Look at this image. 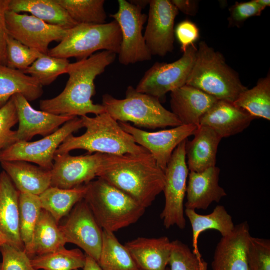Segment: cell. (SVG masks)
<instances>
[{
    "instance_id": "obj_36",
    "label": "cell",
    "mask_w": 270,
    "mask_h": 270,
    "mask_svg": "<svg viewBox=\"0 0 270 270\" xmlns=\"http://www.w3.org/2000/svg\"><path fill=\"white\" fill-rule=\"evenodd\" d=\"M68 59L42 54L24 73L35 78L42 86L54 82L60 75L67 73L70 64Z\"/></svg>"
},
{
    "instance_id": "obj_31",
    "label": "cell",
    "mask_w": 270,
    "mask_h": 270,
    "mask_svg": "<svg viewBox=\"0 0 270 270\" xmlns=\"http://www.w3.org/2000/svg\"><path fill=\"white\" fill-rule=\"evenodd\" d=\"M98 262L102 270H140L127 248L114 233L104 230Z\"/></svg>"
},
{
    "instance_id": "obj_27",
    "label": "cell",
    "mask_w": 270,
    "mask_h": 270,
    "mask_svg": "<svg viewBox=\"0 0 270 270\" xmlns=\"http://www.w3.org/2000/svg\"><path fill=\"white\" fill-rule=\"evenodd\" d=\"M9 10L30 13L48 24L65 30L78 24L56 0H10Z\"/></svg>"
},
{
    "instance_id": "obj_47",
    "label": "cell",
    "mask_w": 270,
    "mask_h": 270,
    "mask_svg": "<svg viewBox=\"0 0 270 270\" xmlns=\"http://www.w3.org/2000/svg\"><path fill=\"white\" fill-rule=\"evenodd\" d=\"M150 0H130V2L138 7L141 8H144L147 4H149Z\"/></svg>"
},
{
    "instance_id": "obj_34",
    "label": "cell",
    "mask_w": 270,
    "mask_h": 270,
    "mask_svg": "<svg viewBox=\"0 0 270 270\" xmlns=\"http://www.w3.org/2000/svg\"><path fill=\"white\" fill-rule=\"evenodd\" d=\"M36 270H78L82 268L86 255L79 249L67 250L65 248L31 260Z\"/></svg>"
},
{
    "instance_id": "obj_44",
    "label": "cell",
    "mask_w": 270,
    "mask_h": 270,
    "mask_svg": "<svg viewBox=\"0 0 270 270\" xmlns=\"http://www.w3.org/2000/svg\"><path fill=\"white\" fill-rule=\"evenodd\" d=\"M10 0H0V65L7 64V40L9 36L6 24V14Z\"/></svg>"
},
{
    "instance_id": "obj_8",
    "label": "cell",
    "mask_w": 270,
    "mask_h": 270,
    "mask_svg": "<svg viewBox=\"0 0 270 270\" xmlns=\"http://www.w3.org/2000/svg\"><path fill=\"white\" fill-rule=\"evenodd\" d=\"M187 140L181 142L174 150L164 171L163 192L165 205L160 218L166 229L176 226L183 230L186 226L184 200L189 174L186 154Z\"/></svg>"
},
{
    "instance_id": "obj_51",
    "label": "cell",
    "mask_w": 270,
    "mask_h": 270,
    "mask_svg": "<svg viewBox=\"0 0 270 270\" xmlns=\"http://www.w3.org/2000/svg\"><path fill=\"white\" fill-rule=\"evenodd\" d=\"M166 270H168V269H166Z\"/></svg>"
},
{
    "instance_id": "obj_7",
    "label": "cell",
    "mask_w": 270,
    "mask_h": 270,
    "mask_svg": "<svg viewBox=\"0 0 270 270\" xmlns=\"http://www.w3.org/2000/svg\"><path fill=\"white\" fill-rule=\"evenodd\" d=\"M122 37L114 20L104 24H78L67 30L62 40L48 54L60 58L86 59L102 50L119 53Z\"/></svg>"
},
{
    "instance_id": "obj_17",
    "label": "cell",
    "mask_w": 270,
    "mask_h": 270,
    "mask_svg": "<svg viewBox=\"0 0 270 270\" xmlns=\"http://www.w3.org/2000/svg\"><path fill=\"white\" fill-rule=\"evenodd\" d=\"M12 98L16 107L19 123L18 130H16V142H28L37 135L46 137L52 134L58 130L60 126L75 118L37 110L20 94H16Z\"/></svg>"
},
{
    "instance_id": "obj_50",
    "label": "cell",
    "mask_w": 270,
    "mask_h": 270,
    "mask_svg": "<svg viewBox=\"0 0 270 270\" xmlns=\"http://www.w3.org/2000/svg\"><path fill=\"white\" fill-rule=\"evenodd\" d=\"M2 149L0 148V153L1 152Z\"/></svg>"
},
{
    "instance_id": "obj_32",
    "label": "cell",
    "mask_w": 270,
    "mask_h": 270,
    "mask_svg": "<svg viewBox=\"0 0 270 270\" xmlns=\"http://www.w3.org/2000/svg\"><path fill=\"white\" fill-rule=\"evenodd\" d=\"M255 118L270 120V74L259 80L252 88L243 92L234 102Z\"/></svg>"
},
{
    "instance_id": "obj_16",
    "label": "cell",
    "mask_w": 270,
    "mask_h": 270,
    "mask_svg": "<svg viewBox=\"0 0 270 270\" xmlns=\"http://www.w3.org/2000/svg\"><path fill=\"white\" fill-rule=\"evenodd\" d=\"M118 122L122 128L133 137L138 144L152 154L164 172L176 148L181 142L194 135L199 126L181 125L170 130L149 132L128 122Z\"/></svg>"
},
{
    "instance_id": "obj_29",
    "label": "cell",
    "mask_w": 270,
    "mask_h": 270,
    "mask_svg": "<svg viewBox=\"0 0 270 270\" xmlns=\"http://www.w3.org/2000/svg\"><path fill=\"white\" fill-rule=\"evenodd\" d=\"M66 244L58 224L49 212L42 210L34 234L30 258L56 252Z\"/></svg>"
},
{
    "instance_id": "obj_49",
    "label": "cell",
    "mask_w": 270,
    "mask_h": 270,
    "mask_svg": "<svg viewBox=\"0 0 270 270\" xmlns=\"http://www.w3.org/2000/svg\"><path fill=\"white\" fill-rule=\"evenodd\" d=\"M6 243H8L7 240L0 228V248L4 244Z\"/></svg>"
},
{
    "instance_id": "obj_1",
    "label": "cell",
    "mask_w": 270,
    "mask_h": 270,
    "mask_svg": "<svg viewBox=\"0 0 270 270\" xmlns=\"http://www.w3.org/2000/svg\"><path fill=\"white\" fill-rule=\"evenodd\" d=\"M116 54L104 50L70 63L66 73L69 78L64 89L54 98L41 100L40 110L58 116L74 117L105 112L102 104H94L92 100L96 94L94 81L114 62Z\"/></svg>"
},
{
    "instance_id": "obj_38",
    "label": "cell",
    "mask_w": 270,
    "mask_h": 270,
    "mask_svg": "<svg viewBox=\"0 0 270 270\" xmlns=\"http://www.w3.org/2000/svg\"><path fill=\"white\" fill-rule=\"evenodd\" d=\"M42 54L9 36L7 40V66L23 72Z\"/></svg>"
},
{
    "instance_id": "obj_21",
    "label": "cell",
    "mask_w": 270,
    "mask_h": 270,
    "mask_svg": "<svg viewBox=\"0 0 270 270\" xmlns=\"http://www.w3.org/2000/svg\"><path fill=\"white\" fill-rule=\"evenodd\" d=\"M218 100L202 91L188 85L170 92L172 112L182 125L200 126L202 116Z\"/></svg>"
},
{
    "instance_id": "obj_4",
    "label": "cell",
    "mask_w": 270,
    "mask_h": 270,
    "mask_svg": "<svg viewBox=\"0 0 270 270\" xmlns=\"http://www.w3.org/2000/svg\"><path fill=\"white\" fill-rule=\"evenodd\" d=\"M186 85L218 100L232 102L248 89L242 83L238 74L226 64L224 56L204 41L199 44Z\"/></svg>"
},
{
    "instance_id": "obj_28",
    "label": "cell",
    "mask_w": 270,
    "mask_h": 270,
    "mask_svg": "<svg viewBox=\"0 0 270 270\" xmlns=\"http://www.w3.org/2000/svg\"><path fill=\"white\" fill-rule=\"evenodd\" d=\"M184 214L190 222L193 252L198 256H202L198 246V240L202 233L214 230L223 237L230 234L235 227L232 216L222 206H216L212 213L207 215L200 214L195 210L188 208H186Z\"/></svg>"
},
{
    "instance_id": "obj_42",
    "label": "cell",
    "mask_w": 270,
    "mask_h": 270,
    "mask_svg": "<svg viewBox=\"0 0 270 270\" xmlns=\"http://www.w3.org/2000/svg\"><path fill=\"white\" fill-rule=\"evenodd\" d=\"M265 9L256 0L244 2H236L230 8L228 26L240 28L248 18L260 16Z\"/></svg>"
},
{
    "instance_id": "obj_48",
    "label": "cell",
    "mask_w": 270,
    "mask_h": 270,
    "mask_svg": "<svg viewBox=\"0 0 270 270\" xmlns=\"http://www.w3.org/2000/svg\"><path fill=\"white\" fill-rule=\"evenodd\" d=\"M256 2L264 8L270 6V0H256Z\"/></svg>"
},
{
    "instance_id": "obj_40",
    "label": "cell",
    "mask_w": 270,
    "mask_h": 270,
    "mask_svg": "<svg viewBox=\"0 0 270 270\" xmlns=\"http://www.w3.org/2000/svg\"><path fill=\"white\" fill-rule=\"evenodd\" d=\"M18 122V114L13 98L0 108V148H8L16 142V131L12 128Z\"/></svg>"
},
{
    "instance_id": "obj_35",
    "label": "cell",
    "mask_w": 270,
    "mask_h": 270,
    "mask_svg": "<svg viewBox=\"0 0 270 270\" xmlns=\"http://www.w3.org/2000/svg\"><path fill=\"white\" fill-rule=\"evenodd\" d=\"M78 24L106 23L104 0H56Z\"/></svg>"
},
{
    "instance_id": "obj_18",
    "label": "cell",
    "mask_w": 270,
    "mask_h": 270,
    "mask_svg": "<svg viewBox=\"0 0 270 270\" xmlns=\"http://www.w3.org/2000/svg\"><path fill=\"white\" fill-rule=\"evenodd\" d=\"M251 236L246 222L235 226L232 232L217 244L212 263V270H248L247 250Z\"/></svg>"
},
{
    "instance_id": "obj_19",
    "label": "cell",
    "mask_w": 270,
    "mask_h": 270,
    "mask_svg": "<svg viewBox=\"0 0 270 270\" xmlns=\"http://www.w3.org/2000/svg\"><path fill=\"white\" fill-rule=\"evenodd\" d=\"M254 119L234 102L218 100L202 116L200 126L210 128L223 138L241 133Z\"/></svg>"
},
{
    "instance_id": "obj_30",
    "label": "cell",
    "mask_w": 270,
    "mask_h": 270,
    "mask_svg": "<svg viewBox=\"0 0 270 270\" xmlns=\"http://www.w3.org/2000/svg\"><path fill=\"white\" fill-rule=\"evenodd\" d=\"M86 192V184L71 189L50 186L39 196L42 209L49 212L58 224L84 198Z\"/></svg>"
},
{
    "instance_id": "obj_22",
    "label": "cell",
    "mask_w": 270,
    "mask_h": 270,
    "mask_svg": "<svg viewBox=\"0 0 270 270\" xmlns=\"http://www.w3.org/2000/svg\"><path fill=\"white\" fill-rule=\"evenodd\" d=\"M20 193L3 171L0 174V228L8 244L24 251L20 234Z\"/></svg>"
},
{
    "instance_id": "obj_20",
    "label": "cell",
    "mask_w": 270,
    "mask_h": 270,
    "mask_svg": "<svg viewBox=\"0 0 270 270\" xmlns=\"http://www.w3.org/2000/svg\"><path fill=\"white\" fill-rule=\"evenodd\" d=\"M220 172L216 166L201 172H190L187 182L186 208L205 210L226 196L218 184Z\"/></svg>"
},
{
    "instance_id": "obj_15",
    "label": "cell",
    "mask_w": 270,
    "mask_h": 270,
    "mask_svg": "<svg viewBox=\"0 0 270 270\" xmlns=\"http://www.w3.org/2000/svg\"><path fill=\"white\" fill-rule=\"evenodd\" d=\"M149 6L145 42L152 56H164L174 49V22L178 10L170 0H151Z\"/></svg>"
},
{
    "instance_id": "obj_6",
    "label": "cell",
    "mask_w": 270,
    "mask_h": 270,
    "mask_svg": "<svg viewBox=\"0 0 270 270\" xmlns=\"http://www.w3.org/2000/svg\"><path fill=\"white\" fill-rule=\"evenodd\" d=\"M102 105L118 122H130L135 127L154 130L182 125L178 118L166 110L159 99L128 87L126 98L117 99L109 94L102 96Z\"/></svg>"
},
{
    "instance_id": "obj_13",
    "label": "cell",
    "mask_w": 270,
    "mask_h": 270,
    "mask_svg": "<svg viewBox=\"0 0 270 270\" xmlns=\"http://www.w3.org/2000/svg\"><path fill=\"white\" fill-rule=\"evenodd\" d=\"M6 24L10 36L42 54H48L50 44L53 42H60L67 32L32 15L10 10L6 14Z\"/></svg>"
},
{
    "instance_id": "obj_23",
    "label": "cell",
    "mask_w": 270,
    "mask_h": 270,
    "mask_svg": "<svg viewBox=\"0 0 270 270\" xmlns=\"http://www.w3.org/2000/svg\"><path fill=\"white\" fill-rule=\"evenodd\" d=\"M124 246L140 270H166L172 246L168 237L138 238Z\"/></svg>"
},
{
    "instance_id": "obj_12",
    "label": "cell",
    "mask_w": 270,
    "mask_h": 270,
    "mask_svg": "<svg viewBox=\"0 0 270 270\" xmlns=\"http://www.w3.org/2000/svg\"><path fill=\"white\" fill-rule=\"evenodd\" d=\"M197 50L194 44L176 61L172 63L156 62L145 72L136 90L160 100L168 92L186 85Z\"/></svg>"
},
{
    "instance_id": "obj_26",
    "label": "cell",
    "mask_w": 270,
    "mask_h": 270,
    "mask_svg": "<svg viewBox=\"0 0 270 270\" xmlns=\"http://www.w3.org/2000/svg\"><path fill=\"white\" fill-rule=\"evenodd\" d=\"M43 93V86L34 78L20 70L0 65V108L16 94H22L32 102L40 98Z\"/></svg>"
},
{
    "instance_id": "obj_2",
    "label": "cell",
    "mask_w": 270,
    "mask_h": 270,
    "mask_svg": "<svg viewBox=\"0 0 270 270\" xmlns=\"http://www.w3.org/2000/svg\"><path fill=\"white\" fill-rule=\"evenodd\" d=\"M145 208L163 192L164 172L149 152L117 156L98 174Z\"/></svg>"
},
{
    "instance_id": "obj_39",
    "label": "cell",
    "mask_w": 270,
    "mask_h": 270,
    "mask_svg": "<svg viewBox=\"0 0 270 270\" xmlns=\"http://www.w3.org/2000/svg\"><path fill=\"white\" fill-rule=\"evenodd\" d=\"M248 270H270V240L250 236L248 247Z\"/></svg>"
},
{
    "instance_id": "obj_14",
    "label": "cell",
    "mask_w": 270,
    "mask_h": 270,
    "mask_svg": "<svg viewBox=\"0 0 270 270\" xmlns=\"http://www.w3.org/2000/svg\"><path fill=\"white\" fill-rule=\"evenodd\" d=\"M69 214L65 224L60 226L66 243L76 245L86 255L98 262L102 250L103 230L88 206L83 199Z\"/></svg>"
},
{
    "instance_id": "obj_9",
    "label": "cell",
    "mask_w": 270,
    "mask_h": 270,
    "mask_svg": "<svg viewBox=\"0 0 270 270\" xmlns=\"http://www.w3.org/2000/svg\"><path fill=\"white\" fill-rule=\"evenodd\" d=\"M118 9L110 15L116 21L122 33V43L118 54L119 62L124 66L152 60L146 45L142 30L148 16L142 10L130 2L118 0Z\"/></svg>"
},
{
    "instance_id": "obj_43",
    "label": "cell",
    "mask_w": 270,
    "mask_h": 270,
    "mask_svg": "<svg viewBox=\"0 0 270 270\" xmlns=\"http://www.w3.org/2000/svg\"><path fill=\"white\" fill-rule=\"evenodd\" d=\"M174 34L180 44L182 51L184 53L199 38L200 30L194 23L186 20L178 24L174 30Z\"/></svg>"
},
{
    "instance_id": "obj_5",
    "label": "cell",
    "mask_w": 270,
    "mask_h": 270,
    "mask_svg": "<svg viewBox=\"0 0 270 270\" xmlns=\"http://www.w3.org/2000/svg\"><path fill=\"white\" fill-rule=\"evenodd\" d=\"M84 200L102 230L114 232L136 223L146 208L104 179L86 184Z\"/></svg>"
},
{
    "instance_id": "obj_33",
    "label": "cell",
    "mask_w": 270,
    "mask_h": 270,
    "mask_svg": "<svg viewBox=\"0 0 270 270\" xmlns=\"http://www.w3.org/2000/svg\"><path fill=\"white\" fill-rule=\"evenodd\" d=\"M19 206L20 236L24 246V252L29 256L34 232L42 210L40 197L20 192Z\"/></svg>"
},
{
    "instance_id": "obj_25",
    "label": "cell",
    "mask_w": 270,
    "mask_h": 270,
    "mask_svg": "<svg viewBox=\"0 0 270 270\" xmlns=\"http://www.w3.org/2000/svg\"><path fill=\"white\" fill-rule=\"evenodd\" d=\"M4 171L22 193L40 196L50 186L51 170L24 161H0Z\"/></svg>"
},
{
    "instance_id": "obj_41",
    "label": "cell",
    "mask_w": 270,
    "mask_h": 270,
    "mask_svg": "<svg viewBox=\"0 0 270 270\" xmlns=\"http://www.w3.org/2000/svg\"><path fill=\"white\" fill-rule=\"evenodd\" d=\"M2 262L0 270H36L26 252L8 243L0 248Z\"/></svg>"
},
{
    "instance_id": "obj_10",
    "label": "cell",
    "mask_w": 270,
    "mask_h": 270,
    "mask_svg": "<svg viewBox=\"0 0 270 270\" xmlns=\"http://www.w3.org/2000/svg\"><path fill=\"white\" fill-rule=\"evenodd\" d=\"M117 156L100 153L72 156L56 154L51 170L50 186L71 189L86 185L98 178L100 171Z\"/></svg>"
},
{
    "instance_id": "obj_37",
    "label": "cell",
    "mask_w": 270,
    "mask_h": 270,
    "mask_svg": "<svg viewBox=\"0 0 270 270\" xmlns=\"http://www.w3.org/2000/svg\"><path fill=\"white\" fill-rule=\"evenodd\" d=\"M168 264L170 270H207L208 264L186 244L179 240L172 242Z\"/></svg>"
},
{
    "instance_id": "obj_24",
    "label": "cell",
    "mask_w": 270,
    "mask_h": 270,
    "mask_svg": "<svg viewBox=\"0 0 270 270\" xmlns=\"http://www.w3.org/2000/svg\"><path fill=\"white\" fill-rule=\"evenodd\" d=\"M191 141L186 140V154L189 170L201 172L216 166L218 146L222 139L208 126H200Z\"/></svg>"
},
{
    "instance_id": "obj_46",
    "label": "cell",
    "mask_w": 270,
    "mask_h": 270,
    "mask_svg": "<svg viewBox=\"0 0 270 270\" xmlns=\"http://www.w3.org/2000/svg\"><path fill=\"white\" fill-rule=\"evenodd\" d=\"M82 270H102L98 262L86 254V262Z\"/></svg>"
},
{
    "instance_id": "obj_45",
    "label": "cell",
    "mask_w": 270,
    "mask_h": 270,
    "mask_svg": "<svg viewBox=\"0 0 270 270\" xmlns=\"http://www.w3.org/2000/svg\"><path fill=\"white\" fill-rule=\"evenodd\" d=\"M171 2L178 11L186 14L194 16L197 13L198 2L196 0H172Z\"/></svg>"
},
{
    "instance_id": "obj_11",
    "label": "cell",
    "mask_w": 270,
    "mask_h": 270,
    "mask_svg": "<svg viewBox=\"0 0 270 270\" xmlns=\"http://www.w3.org/2000/svg\"><path fill=\"white\" fill-rule=\"evenodd\" d=\"M84 128L81 118L75 117L54 133L34 142H18L1 150L0 161H24L51 170L56 152L70 135Z\"/></svg>"
},
{
    "instance_id": "obj_3",
    "label": "cell",
    "mask_w": 270,
    "mask_h": 270,
    "mask_svg": "<svg viewBox=\"0 0 270 270\" xmlns=\"http://www.w3.org/2000/svg\"><path fill=\"white\" fill-rule=\"evenodd\" d=\"M86 132L82 136H69L57 150L56 154L83 150L89 154L124 156L138 155L148 152L138 144L133 137L124 131L119 122L108 113L80 117Z\"/></svg>"
}]
</instances>
